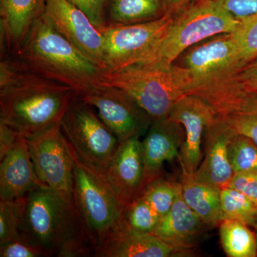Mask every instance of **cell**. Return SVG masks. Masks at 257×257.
Returning a JSON list of instances; mask_svg holds the SVG:
<instances>
[{"label": "cell", "instance_id": "cell-1", "mask_svg": "<svg viewBox=\"0 0 257 257\" xmlns=\"http://www.w3.org/2000/svg\"><path fill=\"white\" fill-rule=\"evenodd\" d=\"M78 97L72 88L29 70L16 58L0 63V122L30 140L60 126Z\"/></svg>", "mask_w": 257, "mask_h": 257}, {"label": "cell", "instance_id": "cell-2", "mask_svg": "<svg viewBox=\"0 0 257 257\" xmlns=\"http://www.w3.org/2000/svg\"><path fill=\"white\" fill-rule=\"evenodd\" d=\"M175 65L186 95L206 101L217 114L241 89L239 75L243 65L231 33L191 48L184 64Z\"/></svg>", "mask_w": 257, "mask_h": 257}, {"label": "cell", "instance_id": "cell-3", "mask_svg": "<svg viewBox=\"0 0 257 257\" xmlns=\"http://www.w3.org/2000/svg\"><path fill=\"white\" fill-rule=\"evenodd\" d=\"M12 55L29 70L72 88L78 96L97 85L102 70L57 32L44 15Z\"/></svg>", "mask_w": 257, "mask_h": 257}, {"label": "cell", "instance_id": "cell-4", "mask_svg": "<svg viewBox=\"0 0 257 257\" xmlns=\"http://www.w3.org/2000/svg\"><path fill=\"white\" fill-rule=\"evenodd\" d=\"M98 84L124 91L153 120L167 117L176 102L186 95L175 63L143 62L101 70Z\"/></svg>", "mask_w": 257, "mask_h": 257}, {"label": "cell", "instance_id": "cell-5", "mask_svg": "<svg viewBox=\"0 0 257 257\" xmlns=\"http://www.w3.org/2000/svg\"><path fill=\"white\" fill-rule=\"evenodd\" d=\"M67 145L74 162V204L96 256L111 233L122 222L125 207L104 175L82 162Z\"/></svg>", "mask_w": 257, "mask_h": 257}, {"label": "cell", "instance_id": "cell-6", "mask_svg": "<svg viewBox=\"0 0 257 257\" xmlns=\"http://www.w3.org/2000/svg\"><path fill=\"white\" fill-rule=\"evenodd\" d=\"M20 231L22 238L42 248L48 256H57L67 239L87 233L76 207L41 187L27 195Z\"/></svg>", "mask_w": 257, "mask_h": 257}, {"label": "cell", "instance_id": "cell-7", "mask_svg": "<svg viewBox=\"0 0 257 257\" xmlns=\"http://www.w3.org/2000/svg\"><path fill=\"white\" fill-rule=\"evenodd\" d=\"M239 23L215 0H194L174 17L148 62L175 63L187 49L210 37L231 33Z\"/></svg>", "mask_w": 257, "mask_h": 257}, {"label": "cell", "instance_id": "cell-8", "mask_svg": "<svg viewBox=\"0 0 257 257\" xmlns=\"http://www.w3.org/2000/svg\"><path fill=\"white\" fill-rule=\"evenodd\" d=\"M60 130L79 160L105 175L119 142L94 107L77 97L64 115Z\"/></svg>", "mask_w": 257, "mask_h": 257}, {"label": "cell", "instance_id": "cell-9", "mask_svg": "<svg viewBox=\"0 0 257 257\" xmlns=\"http://www.w3.org/2000/svg\"><path fill=\"white\" fill-rule=\"evenodd\" d=\"M173 18L165 14L145 23L133 25L107 23L96 28L104 41L105 70L150 62Z\"/></svg>", "mask_w": 257, "mask_h": 257}, {"label": "cell", "instance_id": "cell-10", "mask_svg": "<svg viewBox=\"0 0 257 257\" xmlns=\"http://www.w3.org/2000/svg\"><path fill=\"white\" fill-rule=\"evenodd\" d=\"M34 168L42 183L64 202L74 201V162L60 126L28 140Z\"/></svg>", "mask_w": 257, "mask_h": 257}, {"label": "cell", "instance_id": "cell-11", "mask_svg": "<svg viewBox=\"0 0 257 257\" xmlns=\"http://www.w3.org/2000/svg\"><path fill=\"white\" fill-rule=\"evenodd\" d=\"M78 99L95 108L119 143L147 133L153 121L131 96L118 88L98 84L79 94Z\"/></svg>", "mask_w": 257, "mask_h": 257}, {"label": "cell", "instance_id": "cell-12", "mask_svg": "<svg viewBox=\"0 0 257 257\" xmlns=\"http://www.w3.org/2000/svg\"><path fill=\"white\" fill-rule=\"evenodd\" d=\"M44 16L83 55L105 70L102 35L87 15L69 0H46Z\"/></svg>", "mask_w": 257, "mask_h": 257}, {"label": "cell", "instance_id": "cell-13", "mask_svg": "<svg viewBox=\"0 0 257 257\" xmlns=\"http://www.w3.org/2000/svg\"><path fill=\"white\" fill-rule=\"evenodd\" d=\"M168 117L183 126L185 139L178 158L182 170L193 175L202 161L203 135L215 121L217 114L202 99L184 95L176 102Z\"/></svg>", "mask_w": 257, "mask_h": 257}, {"label": "cell", "instance_id": "cell-14", "mask_svg": "<svg viewBox=\"0 0 257 257\" xmlns=\"http://www.w3.org/2000/svg\"><path fill=\"white\" fill-rule=\"evenodd\" d=\"M140 136L119 143L106 169L105 179L125 207L140 195L145 178V166Z\"/></svg>", "mask_w": 257, "mask_h": 257}, {"label": "cell", "instance_id": "cell-15", "mask_svg": "<svg viewBox=\"0 0 257 257\" xmlns=\"http://www.w3.org/2000/svg\"><path fill=\"white\" fill-rule=\"evenodd\" d=\"M184 139L182 125L168 116L152 121L146 138L142 142L145 166L143 187L162 175V167L166 162L179 157Z\"/></svg>", "mask_w": 257, "mask_h": 257}, {"label": "cell", "instance_id": "cell-16", "mask_svg": "<svg viewBox=\"0 0 257 257\" xmlns=\"http://www.w3.org/2000/svg\"><path fill=\"white\" fill-rule=\"evenodd\" d=\"M204 158L194 177L198 180L221 189L226 187L234 176L229 157V147L236 133L217 116L206 130Z\"/></svg>", "mask_w": 257, "mask_h": 257}, {"label": "cell", "instance_id": "cell-17", "mask_svg": "<svg viewBox=\"0 0 257 257\" xmlns=\"http://www.w3.org/2000/svg\"><path fill=\"white\" fill-rule=\"evenodd\" d=\"M0 163V200H15L47 187L35 172L27 139H20Z\"/></svg>", "mask_w": 257, "mask_h": 257}, {"label": "cell", "instance_id": "cell-18", "mask_svg": "<svg viewBox=\"0 0 257 257\" xmlns=\"http://www.w3.org/2000/svg\"><path fill=\"white\" fill-rule=\"evenodd\" d=\"M184 256L152 233H140L130 229L124 219L111 233L98 257H170Z\"/></svg>", "mask_w": 257, "mask_h": 257}, {"label": "cell", "instance_id": "cell-19", "mask_svg": "<svg viewBox=\"0 0 257 257\" xmlns=\"http://www.w3.org/2000/svg\"><path fill=\"white\" fill-rule=\"evenodd\" d=\"M46 0H0L2 50L16 53L38 19Z\"/></svg>", "mask_w": 257, "mask_h": 257}, {"label": "cell", "instance_id": "cell-20", "mask_svg": "<svg viewBox=\"0 0 257 257\" xmlns=\"http://www.w3.org/2000/svg\"><path fill=\"white\" fill-rule=\"evenodd\" d=\"M204 226L200 218L184 200L180 187L170 210L161 218L152 234L186 256Z\"/></svg>", "mask_w": 257, "mask_h": 257}, {"label": "cell", "instance_id": "cell-21", "mask_svg": "<svg viewBox=\"0 0 257 257\" xmlns=\"http://www.w3.org/2000/svg\"><path fill=\"white\" fill-rule=\"evenodd\" d=\"M180 184L184 200L205 226H219L221 221L220 189L198 180L184 170Z\"/></svg>", "mask_w": 257, "mask_h": 257}, {"label": "cell", "instance_id": "cell-22", "mask_svg": "<svg viewBox=\"0 0 257 257\" xmlns=\"http://www.w3.org/2000/svg\"><path fill=\"white\" fill-rule=\"evenodd\" d=\"M236 134L257 144V89L241 87L217 115Z\"/></svg>", "mask_w": 257, "mask_h": 257}, {"label": "cell", "instance_id": "cell-23", "mask_svg": "<svg viewBox=\"0 0 257 257\" xmlns=\"http://www.w3.org/2000/svg\"><path fill=\"white\" fill-rule=\"evenodd\" d=\"M164 15L162 0H110L106 24L133 25L156 20Z\"/></svg>", "mask_w": 257, "mask_h": 257}, {"label": "cell", "instance_id": "cell-24", "mask_svg": "<svg viewBox=\"0 0 257 257\" xmlns=\"http://www.w3.org/2000/svg\"><path fill=\"white\" fill-rule=\"evenodd\" d=\"M219 226L221 246L228 256H257L255 234L248 225L238 220L225 219Z\"/></svg>", "mask_w": 257, "mask_h": 257}, {"label": "cell", "instance_id": "cell-25", "mask_svg": "<svg viewBox=\"0 0 257 257\" xmlns=\"http://www.w3.org/2000/svg\"><path fill=\"white\" fill-rule=\"evenodd\" d=\"M221 221L233 219L253 226L257 218V207L243 193L231 188L220 189Z\"/></svg>", "mask_w": 257, "mask_h": 257}, {"label": "cell", "instance_id": "cell-26", "mask_svg": "<svg viewBox=\"0 0 257 257\" xmlns=\"http://www.w3.org/2000/svg\"><path fill=\"white\" fill-rule=\"evenodd\" d=\"M180 187V183L164 178L160 175L145 184L140 196H142L162 218L170 210Z\"/></svg>", "mask_w": 257, "mask_h": 257}, {"label": "cell", "instance_id": "cell-27", "mask_svg": "<svg viewBox=\"0 0 257 257\" xmlns=\"http://www.w3.org/2000/svg\"><path fill=\"white\" fill-rule=\"evenodd\" d=\"M161 216L142 196L125 207L124 222L127 227L140 233H152Z\"/></svg>", "mask_w": 257, "mask_h": 257}, {"label": "cell", "instance_id": "cell-28", "mask_svg": "<svg viewBox=\"0 0 257 257\" xmlns=\"http://www.w3.org/2000/svg\"><path fill=\"white\" fill-rule=\"evenodd\" d=\"M27 196L15 200H0V244L18 239Z\"/></svg>", "mask_w": 257, "mask_h": 257}, {"label": "cell", "instance_id": "cell-29", "mask_svg": "<svg viewBox=\"0 0 257 257\" xmlns=\"http://www.w3.org/2000/svg\"><path fill=\"white\" fill-rule=\"evenodd\" d=\"M243 67L257 57V13L239 20L231 32Z\"/></svg>", "mask_w": 257, "mask_h": 257}, {"label": "cell", "instance_id": "cell-30", "mask_svg": "<svg viewBox=\"0 0 257 257\" xmlns=\"http://www.w3.org/2000/svg\"><path fill=\"white\" fill-rule=\"evenodd\" d=\"M229 157L234 174L257 170V144L248 137L234 135L229 144Z\"/></svg>", "mask_w": 257, "mask_h": 257}, {"label": "cell", "instance_id": "cell-31", "mask_svg": "<svg viewBox=\"0 0 257 257\" xmlns=\"http://www.w3.org/2000/svg\"><path fill=\"white\" fill-rule=\"evenodd\" d=\"M95 256V249L87 233H82L71 237L62 243L57 252L59 257Z\"/></svg>", "mask_w": 257, "mask_h": 257}, {"label": "cell", "instance_id": "cell-32", "mask_svg": "<svg viewBox=\"0 0 257 257\" xmlns=\"http://www.w3.org/2000/svg\"><path fill=\"white\" fill-rule=\"evenodd\" d=\"M83 12L96 28L106 25L107 10L110 0H69Z\"/></svg>", "mask_w": 257, "mask_h": 257}, {"label": "cell", "instance_id": "cell-33", "mask_svg": "<svg viewBox=\"0 0 257 257\" xmlns=\"http://www.w3.org/2000/svg\"><path fill=\"white\" fill-rule=\"evenodd\" d=\"M1 257H42L48 256L42 248L28 242L22 238L11 240L0 244Z\"/></svg>", "mask_w": 257, "mask_h": 257}, {"label": "cell", "instance_id": "cell-34", "mask_svg": "<svg viewBox=\"0 0 257 257\" xmlns=\"http://www.w3.org/2000/svg\"><path fill=\"white\" fill-rule=\"evenodd\" d=\"M228 187L243 193L257 207V170L234 174Z\"/></svg>", "mask_w": 257, "mask_h": 257}, {"label": "cell", "instance_id": "cell-35", "mask_svg": "<svg viewBox=\"0 0 257 257\" xmlns=\"http://www.w3.org/2000/svg\"><path fill=\"white\" fill-rule=\"evenodd\" d=\"M223 9L241 20L257 13V0H215Z\"/></svg>", "mask_w": 257, "mask_h": 257}, {"label": "cell", "instance_id": "cell-36", "mask_svg": "<svg viewBox=\"0 0 257 257\" xmlns=\"http://www.w3.org/2000/svg\"><path fill=\"white\" fill-rule=\"evenodd\" d=\"M23 137L13 128L0 122V160L15 146Z\"/></svg>", "mask_w": 257, "mask_h": 257}, {"label": "cell", "instance_id": "cell-37", "mask_svg": "<svg viewBox=\"0 0 257 257\" xmlns=\"http://www.w3.org/2000/svg\"><path fill=\"white\" fill-rule=\"evenodd\" d=\"M239 79L245 89H257V57L240 71Z\"/></svg>", "mask_w": 257, "mask_h": 257}, {"label": "cell", "instance_id": "cell-38", "mask_svg": "<svg viewBox=\"0 0 257 257\" xmlns=\"http://www.w3.org/2000/svg\"><path fill=\"white\" fill-rule=\"evenodd\" d=\"M194 0H162L165 14L175 17Z\"/></svg>", "mask_w": 257, "mask_h": 257}, {"label": "cell", "instance_id": "cell-39", "mask_svg": "<svg viewBox=\"0 0 257 257\" xmlns=\"http://www.w3.org/2000/svg\"><path fill=\"white\" fill-rule=\"evenodd\" d=\"M252 227L254 229L255 239H256V250H257V218L253 224Z\"/></svg>", "mask_w": 257, "mask_h": 257}]
</instances>
